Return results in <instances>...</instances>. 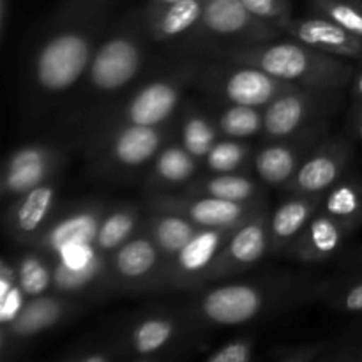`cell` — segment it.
<instances>
[{
	"instance_id": "obj_1",
	"label": "cell",
	"mask_w": 362,
	"mask_h": 362,
	"mask_svg": "<svg viewBox=\"0 0 362 362\" xmlns=\"http://www.w3.org/2000/svg\"><path fill=\"white\" fill-rule=\"evenodd\" d=\"M113 16L115 0H64L46 18L23 66L25 94L34 108L74 94Z\"/></svg>"
},
{
	"instance_id": "obj_2",
	"label": "cell",
	"mask_w": 362,
	"mask_h": 362,
	"mask_svg": "<svg viewBox=\"0 0 362 362\" xmlns=\"http://www.w3.org/2000/svg\"><path fill=\"white\" fill-rule=\"evenodd\" d=\"M320 288L322 283L304 281L293 276L228 279L197 292V297L182 311L198 332L240 327L318 299Z\"/></svg>"
},
{
	"instance_id": "obj_3",
	"label": "cell",
	"mask_w": 362,
	"mask_h": 362,
	"mask_svg": "<svg viewBox=\"0 0 362 362\" xmlns=\"http://www.w3.org/2000/svg\"><path fill=\"white\" fill-rule=\"evenodd\" d=\"M151 42L140 9L117 18L95 48L87 73L74 90L76 112L81 115L85 108H92L94 115L133 88L152 69Z\"/></svg>"
},
{
	"instance_id": "obj_4",
	"label": "cell",
	"mask_w": 362,
	"mask_h": 362,
	"mask_svg": "<svg viewBox=\"0 0 362 362\" xmlns=\"http://www.w3.org/2000/svg\"><path fill=\"white\" fill-rule=\"evenodd\" d=\"M204 59L184 55L151 69L133 88L88 120L87 136L120 126H165L179 117L186 94L197 87Z\"/></svg>"
},
{
	"instance_id": "obj_5",
	"label": "cell",
	"mask_w": 362,
	"mask_h": 362,
	"mask_svg": "<svg viewBox=\"0 0 362 362\" xmlns=\"http://www.w3.org/2000/svg\"><path fill=\"white\" fill-rule=\"evenodd\" d=\"M226 59L260 67L278 80L297 87L343 90L356 73V66L349 59L317 52L288 35L237 49Z\"/></svg>"
},
{
	"instance_id": "obj_6",
	"label": "cell",
	"mask_w": 362,
	"mask_h": 362,
	"mask_svg": "<svg viewBox=\"0 0 362 362\" xmlns=\"http://www.w3.org/2000/svg\"><path fill=\"white\" fill-rule=\"evenodd\" d=\"M283 30L255 16L243 0H205L200 21L177 49L184 55L226 59L237 49L281 37Z\"/></svg>"
},
{
	"instance_id": "obj_7",
	"label": "cell",
	"mask_w": 362,
	"mask_h": 362,
	"mask_svg": "<svg viewBox=\"0 0 362 362\" xmlns=\"http://www.w3.org/2000/svg\"><path fill=\"white\" fill-rule=\"evenodd\" d=\"M110 338L120 361L158 362L182 357L187 349L198 345L200 332L184 311L154 310L126 320Z\"/></svg>"
},
{
	"instance_id": "obj_8",
	"label": "cell",
	"mask_w": 362,
	"mask_h": 362,
	"mask_svg": "<svg viewBox=\"0 0 362 362\" xmlns=\"http://www.w3.org/2000/svg\"><path fill=\"white\" fill-rule=\"evenodd\" d=\"M175 120L165 126H120L87 136L92 172L110 179L145 172L175 136Z\"/></svg>"
},
{
	"instance_id": "obj_9",
	"label": "cell",
	"mask_w": 362,
	"mask_h": 362,
	"mask_svg": "<svg viewBox=\"0 0 362 362\" xmlns=\"http://www.w3.org/2000/svg\"><path fill=\"white\" fill-rule=\"evenodd\" d=\"M197 87L214 103L265 108L297 85L278 80L251 64L232 59H204Z\"/></svg>"
},
{
	"instance_id": "obj_10",
	"label": "cell",
	"mask_w": 362,
	"mask_h": 362,
	"mask_svg": "<svg viewBox=\"0 0 362 362\" xmlns=\"http://www.w3.org/2000/svg\"><path fill=\"white\" fill-rule=\"evenodd\" d=\"M343 101L341 88L293 87L264 108L262 140L293 136L324 120H331Z\"/></svg>"
},
{
	"instance_id": "obj_11",
	"label": "cell",
	"mask_w": 362,
	"mask_h": 362,
	"mask_svg": "<svg viewBox=\"0 0 362 362\" xmlns=\"http://www.w3.org/2000/svg\"><path fill=\"white\" fill-rule=\"evenodd\" d=\"M115 296L168 292L166 260L154 240L140 232L108 257Z\"/></svg>"
},
{
	"instance_id": "obj_12",
	"label": "cell",
	"mask_w": 362,
	"mask_h": 362,
	"mask_svg": "<svg viewBox=\"0 0 362 362\" xmlns=\"http://www.w3.org/2000/svg\"><path fill=\"white\" fill-rule=\"evenodd\" d=\"M106 207L108 204L98 198H83L59 205L48 225L30 247H35L41 253L48 255L52 260H57L78 250L94 246L99 223Z\"/></svg>"
},
{
	"instance_id": "obj_13",
	"label": "cell",
	"mask_w": 362,
	"mask_h": 362,
	"mask_svg": "<svg viewBox=\"0 0 362 362\" xmlns=\"http://www.w3.org/2000/svg\"><path fill=\"white\" fill-rule=\"evenodd\" d=\"M53 288L81 303L103 300L115 296L108 257L99 253L94 246L52 260Z\"/></svg>"
},
{
	"instance_id": "obj_14",
	"label": "cell",
	"mask_w": 362,
	"mask_h": 362,
	"mask_svg": "<svg viewBox=\"0 0 362 362\" xmlns=\"http://www.w3.org/2000/svg\"><path fill=\"white\" fill-rule=\"evenodd\" d=\"M329 126L331 120H324L293 136L265 141L264 147L255 152L251 163L255 175L267 187L283 189L293 179L297 170L315 151V147L327 136Z\"/></svg>"
},
{
	"instance_id": "obj_15",
	"label": "cell",
	"mask_w": 362,
	"mask_h": 362,
	"mask_svg": "<svg viewBox=\"0 0 362 362\" xmlns=\"http://www.w3.org/2000/svg\"><path fill=\"white\" fill-rule=\"evenodd\" d=\"M83 306L85 303L81 300L71 299V297L57 292L28 299L20 315L9 325L0 327L2 361L9 359L11 350L14 354L18 346H25L32 339L69 322L71 318L80 313Z\"/></svg>"
},
{
	"instance_id": "obj_16",
	"label": "cell",
	"mask_w": 362,
	"mask_h": 362,
	"mask_svg": "<svg viewBox=\"0 0 362 362\" xmlns=\"http://www.w3.org/2000/svg\"><path fill=\"white\" fill-rule=\"evenodd\" d=\"M244 223V221H243ZM237 226V225H235ZM235 226L202 228L166 264L168 292H200L209 286V276Z\"/></svg>"
},
{
	"instance_id": "obj_17",
	"label": "cell",
	"mask_w": 362,
	"mask_h": 362,
	"mask_svg": "<svg viewBox=\"0 0 362 362\" xmlns=\"http://www.w3.org/2000/svg\"><path fill=\"white\" fill-rule=\"evenodd\" d=\"M265 205H269L267 200L230 202L214 197H202V194L166 193L148 194L144 207L175 212L202 228H228L250 219Z\"/></svg>"
},
{
	"instance_id": "obj_18",
	"label": "cell",
	"mask_w": 362,
	"mask_h": 362,
	"mask_svg": "<svg viewBox=\"0 0 362 362\" xmlns=\"http://www.w3.org/2000/svg\"><path fill=\"white\" fill-rule=\"evenodd\" d=\"M269 219H271V209L265 205L257 214L233 228L209 276V285L237 278L247 269L255 267L265 255L272 253Z\"/></svg>"
},
{
	"instance_id": "obj_19",
	"label": "cell",
	"mask_w": 362,
	"mask_h": 362,
	"mask_svg": "<svg viewBox=\"0 0 362 362\" xmlns=\"http://www.w3.org/2000/svg\"><path fill=\"white\" fill-rule=\"evenodd\" d=\"M352 158L354 145L349 136L327 134L281 191L285 194H325L350 172Z\"/></svg>"
},
{
	"instance_id": "obj_20",
	"label": "cell",
	"mask_w": 362,
	"mask_h": 362,
	"mask_svg": "<svg viewBox=\"0 0 362 362\" xmlns=\"http://www.w3.org/2000/svg\"><path fill=\"white\" fill-rule=\"evenodd\" d=\"M60 182L62 173H57L7 204L4 230L13 243L21 247H30L37 240L59 207Z\"/></svg>"
},
{
	"instance_id": "obj_21",
	"label": "cell",
	"mask_w": 362,
	"mask_h": 362,
	"mask_svg": "<svg viewBox=\"0 0 362 362\" xmlns=\"http://www.w3.org/2000/svg\"><path fill=\"white\" fill-rule=\"evenodd\" d=\"M283 34L327 55L349 60L362 59V39L322 14L292 18L283 25Z\"/></svg>"
},
{
	"instance_id": "obj_22",
	"label": "cell",
	"mask_w": 362,
	"mask_h": 362,
	"mask_svg": "<svg viewBox=\"0 0 362 362\" xmlns=\"http://www.w3.org/2000/svg\"><path fill=\"white\" fill-rule=\"evenodd\" d=\"M204 7L205 0H180L172 4L148 2L140 11L152 42L179 48L198 25Z\"/></svg>"
},
{
	"instance_id": "obj_23",
	"label": "cell",
	"mask_w": 362,
	"mask_h": 362,
	"mask_svg": "<svg viewBox=\"0 0 362 362\" xmlns=\"http://www.w3.org/2000/svg\"><path fill=\"white\" fill-rule=\"evenodd\" d=\"M200 173L202 163L173 136L145 170L144 189L147 194L179 193Z\"/></svg>"
},
{
	"instance_id": "obj_24",
	"label": "cell",
	"mask_w": 362,
	"mask_h": 362,
	"mask_svg": "<svg viewBox=\"0 0 362 362\" xmlns=\"http://www.w3.org/2000/svg\"><path fill=\"white\" fill-rule=\"evenodd\" d=\"M354 233L352 228L318 209L304 232L286 250V255L304 264H324L341 253Z\"/></svg>"
},
{
	"instance_id": "obj_25",
	"label": "cell",
	"mask_w": 362,
	"mask_h": 362,
	"mask_svg": "<svg viewBox=\"0 0 362 362\" xmlns=\"http://www.w3.org/2000/svg\"><path fill=\"white\" fill-rule=\"evenodd\" d=\"M324 194H286L269 219L272 253H286L320 209Z\"/></svg>"
},
{
	"instance_id": "obj_26",
	"label": "cell",
	"mask_w": 362,
	"mask_h": 362,
	"mask_svg": "<svg viewBox=\"0 0 362 362\" xmlns=\"http://www.w3.org/2000/svg\"><path fill=\"white\" fill-rule=\"evenodd\" d=\"M179 193L214 197L230 202H262L267 200V186L247 172L205 173L202 172L189 186Z\"/></svg>"
},
{
	"instance_id": "obj_27",
	"label": "cell",
	"mask_w": 362,
	"mask_h": 362,
	"mask_svg": "<svg viewBox=\"0 0 362 362\" xmlns=\"http://www.w3.org/2000/svg\"><path fill=\"white\" fill-rule=\"evenodd\" d=\"M221 138L211 108L186 101L175 120V140L198 161H204Z\"/></svg>"
},
{
	"instance_id": "obj_28",
	"label": "cell",
	"mask_w": 362,
	"mask_h": 362,
	"mask_svg": "<svg viewBox=\"0 0 362 362\" xmlns=\"http://www.w3.org/2000/svg\"><path fill=\"white\" fill-rule=\"evenodd\" d=\"M145 209V207H144ZM202 226L175 212L158 211V209H145L141 232L147 233L159 251L165 257L166 264L197 235Z\"/></svg>"
},
{
	"instance_id": "obj_29",
	"label": "cell",
	"mask_w": 362,
	"mask_h": 362,
	"mask_svg": "<svg viewBox=\"0 0 362 362\" xmlns=\"http://www.w3.org/2000/svg\"><path fill=\"white\" fill-rule=\"evenodd\" d=\"M144 216V205L140 207V205L131 204V202L108 204L94 240L95 250L110 257L113 251L119 250L122 244H126L127 240L133 239L140 232Z\"/></svg>"
},
{
	"instance_id": "obj_30",
	"label": "cell",
	"mask_w": 362,
	"mask_h": 362,
	"mask_svg": "<svg viewBox=\"0 0 362 362\" xmlns=\"http://www.w3.org/2000/svg\"><path fill=\"white\" fill-rule=\"evenodd\" d=\"M320 211L357 232L362 226V177L359 173L349 172L338 180L322 198Z\"/></svg>"
},
{
	"instance_id": "obj_31",
	"label": "cell",
	"mask_w": 362,
	"mask_h": 362,
	"mask_svg": "<svg viewBox=\"0 0 362 362\" xmlns=\"http://www.w3.org/2000/svg\"><path fill=\"white\" fill-rule=\"evenodd\" d=\"M211 112L221 138L250 140V138L262 136V131H264V108L214 103V108L211 106Z\"/></svg>"
},
{
	"instance_id": "obj_32",
	"label": "cell",
	"mask_w": 362,
	"mask_h": 362,
	"mask_svg": "<svg viewBox=\"0 0 362 362\" xmlns=\"http://www.w3.org/2000/svg\"><path fill=\"white\" fill-rule=\"evenodd\" d=\"M16 274L18 283L21 290L27 296L32 297L45 296L53 288V267L52 258L48 255L41 253L35 247H25L21 255L16 257Z\"/></svg>"
},
{
	"instance_id": "obj_33",
	"label": "cell",
	"mask_w": 362,
	"mask_h": 362,
	"mask_svg": "<svg viewBox=\"0 0 362 362\" xmlns=\"http://www.w3.org/2000/svg\"><path fill=\"white\" fill-rule=\"evenodd\" d=\"M253 145L247 140L219 138L202 161V172L205 173H230L246 172L255 158Z\"/></svg>"
},
{
	"instance_id": "obj_34",
	"label": "cell",
	"mask_w": 362,
	"mask_h": 362,
	"mask_svg": "<svg viewBox=\"0 0 362 362\" xmlns=\"http://www.w3.org/2000/svg\"><path fill=\"white\" fill-rule=\"evenodd\" d=\"M64 165H66V154L41 163V165L23 168L20 172L2 173V184H0L2 198L9 204L11 200L18 198L20 194L27 193V191L34 189L35 186L42 184L45 180L52 179L57 173H62Z\"/></svg>"
},
{
	"instance_id": "obj_35",
	"label": "cell",
	"mask_w": 362,
	"mask_h": 362,
	"mask_svg": "<svg viewBox=\"0 0 362 362\" xmlns=\"http://www.w3.org/2000/svg\"><path fill=\"white\" fill-rule=\"evenodd\" d=\"M318 299L339 313L362 315V271L331 283H322Z\"/></svg>"
},
{
	"instance_id": "obj_36",
	"label": "cell",
	"mask_w": 362,
	"mask_h": 362,
	"mask_svg": "<svg viewBox=\"0 0 362 362\" xmlns=\"http://www.w3.org/2000/svg\"><path fill=\"white\" fill-rule=\"evenodd\" d=\"M27 300L18 283L16 258L6 255L0 264V327L9 325L20 315Z\"/></svg>"
},
{
	"instance_id": "obj_37",
	"label": "cell",
	"mask_w": 362,
	"mask_h": 362,
	"mask_svg": "<svg viewBox=\"0 0 362 362\" xmlns=\"http://www.w3.org/2000/svg\"><path fill=\"white\" fill-rule=\"evenodd\" d=\"M332 339H318L299 345H278L265 350L258 359L274 362H327Z\"/></svg>"
},
{
	"instance_id": "obj_38",
	"label": "cell",
	"mask_w": 362,
	"mask_h": 362,
	"mask_svg": "<svg viewBox=\"0 0 362 362\" xmlns=\"http://www.w3.org/2000/svg\"><path fill=\"white\" fill-rule=\"evenodd\" d=\"M311 11L336 21L362 39V11L354 0H311Z\"/></svg>"
},
{
	"instance_id": "obj_39",
	"label": "cell",
	"mask_w": 362,
	"mask_h": 362,
	"mask_svg": "<svg viewBox=\"0 0 362 362\" xmlns=\"http://www.w3.org/2000/svg\"><path fill=\"white\" fill-rule=\"evenodd\" d=\"M64 154H66V151H64L62 147L48 144V141H34V144H27L23 145V147H18L16 151H13L9 156H7L6 163H4L2 173L20 172V170L41 165V163L49 161V159H55Z\"/></svg>"
},
{
	"instance_id": "obj_40",
	"label": "cell",
	"mask_w": 362,
	"mask_h": 362,
	"mask_svg": "<svg viewBox=\"0 0 362 362\" xmlns=\"http://www.w3.org/2000/svg\"><path fill=\"white\" fill-rule=\"evenodd\" d=\"M62 362H117L120 354L112 338L87 339L69 346L62 356L57 357Z\"/></svg>"
},
{
	"instance_id": "obj_41",
	"label": "cell",
	"mask_w": 362,
	"mask_h": 362,
	"mask_svg": "<svg viewBox=\"0 0 362 362\" xmlns=\"http://www.w3.org/2000/svg\"><path fill=\"white\" fill-rule=\"evenodd\" d=\"M257 341L250 336L233 338L223 345L216 346L204 357L207 362H250L255 359Z\"/></svg>"
},
{
	"instance_id": "obj_42",
	"label": "cell",
	"mask_w": 362,
	"mask_h": 362,
	"mask_svg": "<svg viewBox=\"0 0 362 362\" xmlns=\"http://www.w3.org/2000/svg\"><path fill=\"white\" fill-rule=\"evenodd\" d=\"M244 6L260 20L269 21L283 30V25L292 20V4L288 0H243Z\"/></svg>"
},
{
	"instance_id": "obj_43",
	"label": "cell",
	"mask_w": 362,
	"mask_h": 362,
	"mask_svg": "<svg viewBox=\"0 0 362 362\" xmlns=\"http://www.w3.org/2000/svg\"><path fill=\"white\" fill-rule=\"evenodd\" d=\"M349 127L352 131V136L362 144V105H350Z\"/></svg>"
},
{
	"instance_id": "obj_44",
	"label": "cell",
	"mask_w": 362,
	"mask_h": 362,
	"mask_svg": "<svg viewBox=\"0 0 362 362\" xmlns=\"http://www.w3.org/2000/svg\"><path fill=\"white\" fill-rule=\"evenodd\" d=\"M346 88H349L350 105H362V66L356 67V73Z\"/></svg>"
},
{
	"instance_id": "obj_45",
	"label": "cell",
	"mask_w": 362,
	"mask_h": 362,
	"mask_svg": "<svg viewBox=\"0 0 362 362\" xmlns=\"http://www.w3.org/2000/svg\"><path fill=\"white\" fill-rule=\"evenodd\" d=\"M7 23H9V0H0V41H6Z\"/></svg>"
},
{
	"instance_id": "obj_46",
	"label": "cell",
	"mask_w": 362,
	"mask_h": 362,
	"mask_svg": "<svg viewBox=\"0 0 362 362\" xmlns=\"http://www.w3.org/2000/svg\"><path fill=\"white\" fill-rule=\"evenodd\" d=\"M359 320L356 322V324L352 325V329H350L349 332H346L345 336H349V338H352V339H356V341H359V343H362V315H359Z\"/></svg>"
},
{
	"instance_id": "obj_47",
	"label": "cell",
	"mask_w": 362,
	"mask_h": 362,
	"mask_svg": "<svg viewBox=\"0 0 362 362\" xmlns=\"http://www.w3.org/2000/svg\"><path fill=\"white\" fill-rule=\"evenodd\" d=\"M152 4H172V2H180V0H148Z\"/></svg>"
},
{
	"instance_id": "obj_48",
	"label": "cell",
	"mask_w": 362,
	"mask_h": 362,
	"mask_svg": "<svg viewBox=\"0 0 362 362\" xmlns=\"http://www.w3.org/2000/svg\"><path fill=\"white\" fill-rule=\"evenodd\" d=\"M354 2H356V4H357V6H359V7H361V11H362V0H354Z\"/></svg>"
},
{
	"instance_id": "obj_49",
	"label": "cell",
	"mask_w": 362,
	"mask_h": 362,
	"mask_svg": "<svg viewBox=\"0 0 362 362\" xmlns=\"http://www.w3.org/2000/svg\"><path fill=\"white\" fill-rule=\"evenodd\" d=\"M288 2H290V0H288Z\"/></svg>"
}]
</instances>
